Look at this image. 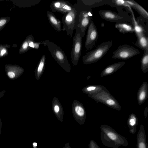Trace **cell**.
<instances>
[{"label":"cell","mask_w":148,"mask_h":148,"mask_svg":"<svg viewBox=\"0 0 148 148\" xmlns=\"http://www.w3.org/2000/svg\"><path fill=\"white\" fill-rule=\"evenodd\" d=\"M98 37V34L96 25L92 20L88 27L85 44L86 48L89 50L92 49L95 44Z\"/></svg>","instance_id":"30bf717a"},{"label":"cell","mask_w":148,"mask_h":148,"mask_svg":"<svg viewBox=\"0 0 148 148\" xmlns=\"http://www.w3.org/2000/svg\"><path fill=\"white\" fill-rule=\"evenodd\" d=\"M47 17L49 23L55 30L59 32L62 31L61 22L51 12L48 11L47 12Z\"/></svg>","instance_id":"ac0fdd59"},{"label":"cell","mask_w":148,"mask_h":148,"mask_svg":"<svg viewBox=\"0 0 148 148\" xmlns=\"http://www.w3.org/2000/svg\"><path fill=\"white\" fill-rule=\"evenodd\" d=\"M112 44V41H107L102 42L95 49L82 56L83 63L87 64L97 62L107 53Z\"/></svg>","instance_id":"3957f363"},{"label":"cell","mask_w":148,"mask_h":148,"mask_svg":"<svg viewBox=\"0 0 148 148\" xmlns=\"http://www.w3.org/2000/svg\"><path fill=\"white\" fill-rule=\"evenodd\" d=\"M138 123V118L134 114L132 113L129 115L127 121V125L130 133L134 134L136 133Z\"/></svg>","instance_id":"7402d4cb"},{"label":"cell","mask_w":148,"mask_h":148,"mask_svg":"<svg viewBox=\"0 0 148 148\" xmlns=\"http://www.w3.org/2000/svg\"><path fill=\"white\" fill-rule=\"evenodd\" d=\"M52 108L53 112L57 118L62 122L63 119L64 110L59 100L56 97H55L53 99Z\"/></svg>","instance_id":"5bb4252c"},{"label":"cell","mask_w":148,"mask_h":148,"mask_svg":"<svg viewBox=\"0 0 148 148\" xmlns=\"http://www.w3.org/2000/svg\"><path fill=\"white\" fill-rule=\"evenodd\" d=\"M137 148H148L147 143L146 134L142 124L140 125V129L137 134L136 138Z\"/></svg>","instance_id":"2e32d148"},{"label":"cell","mask_w":148,"mask_h":148,"mask_svg":"<svg viewBox=\"0 0 148 148\" xmlns=\"http://www.w3.org/2000/svg\"><path fill=\"white\" fill-rule=\"evenodd\" d=\"M100 17L107 21L124 23L125 18L114 12L110 10H100L99 11Z\"/></svg>","instance_id":"7c38bea8"},{"label":"cell","mask_w":148,"mask_h":148,"mask_svg":"<svg viewBox=\"0 0 148 148\" xmlns=\"http://www.w3.org/2000/svg\"><path fill=\"white\" fill-rule=\"evenodd\" d=\"M115 27L119 31L122 33H132L134 32L133 26L132 25L124 23H116Z\"/></svg>","instance_id":"cb8c5ba5"},{"label":"cell","mask_w":148,"mask_h":148,"mask_svg":"<svg viewBox=\"0 0 148 148\" xmlns=\"http://www.w3.org/2000/svg\"><path fill=\"white\" fill-rule=\"evenodd\" d=\"M141 69L143 73L148 72V51H144L141 59Z\"/></svg>","instance_id":"484cf974"},{"label":"cell","mask_w":148,"mask_h":148,"mask_svg":"<svg viewBox=\"0 0 148 148\" xmlns=\"http://www.w3.org/2000/svg\"><path fill=\"white\" fill-rule=\"evenodd\" d=\"M50 7L53 12H58L64 14L70 12L73 8L69 2L63 0L52 1Z\"/></svg>","instance_id":"8fae6325"},{"label":"cell","mask_w":148,"mask_h":148,"mask_svg":"<svg viewBox=\"0 0 148 148\" xmlns=\"http://www.w3.org/2000/svg\"><path fill=\"white\" fill-rule=\"evenodd\" d=\"M101 141L105 146L113 148H118L121 146L129 145L127 139L118 133L114 129L106 124L100 127Z\"/></svg>","instance_id":"6da1fadb"},{"label":"cell","mask_w":148,"mask_h":148,"mask_svg":"<svg viewBox=\"0 0 148 148\" xmlns=\"http://www.w3.org/2000/svg\"><path fill=\"white\" fill-rule=\"evenodd\" d=\"M88 96L94 100L97 103L100 102L118 111L121 110L120 105L106 88L96 94L88 95Z\"/></svg>","instance_id":"277c9868"},{"label":"cell","mask_w":148,"mask_h":148,"mask_svg":"<svg viewBox=\"0 0 148 148\" xmlns=\"http://www.w3.org/2000/svg\"><path fill=\"white\" fill-rule=\"evenodd\" d=\"M134 24L133 27L134 32H135L136 35L145 34V30L143 28L138 24L135 21L134 19Z\"/></svg>","instance_id":"83f0119b"},{"label":"cell","mask_w":148,"mask_h":148,"mask_svg":"<svg viewBox=\"0 0 148 148\" xmlns=\"http://www.w3.org/2000/svg\"><path fill=\"white\" fill-rule=\"evenodd\" d=\"M125 63V62L121 61L108 66L102 71L100 76L102 77L112 74L122 67Z\"/></svg>","instance_id":"e0dca14e"},{"label":"cell","mask_w":148,"mask_h":148,"mask_svg":"<svg viewBox=\"0 0 148 148\" xmlns=\"http://www.w3.org/2000/svg\"><path fill=\"white\" fill-rule=\"evenodd\" d=\"M63 148H71L70 145L69 143H66L65 146L63 147Z\"/></svg>","instance_id":"d6a6232c"},{"label":"cell","mask_w":148,"mask_h":148,"mask_svg":"<svg viewBox=\"0 0 148 148\" xmlns=\"http://www.w3.org/2000/svg\"><path fill=\"white\" fill-rule=\"evenodd\" d=\"M5 69L7 75L11 79H17L24 71L23 68L15 64H6L5 66Z\"/></svg>","instance_id":"4fadbf2b"},{"label":"cell","mask_w":148,"mask_h":148,"mask_svg":"<svg viewBox=\"0 0 148 148\" xmlns=\"http://www.w3.org/2000/svg\"><path fill=\"white\" fill-rule=\"evenodd\" d=\"M34 40V37L32 34L28 35L21 44L19 53L23 54L31 49L29 45V43L31 42Z\"/></svg>","instance_id":"603a6c76"},{"label":"cell","mask_w":148,"mask_h":148,"mask_svg":"<svg viewBox=\"0 0 148 148\" xmlns=\"http://www.w3.org/2000/svg\"><path fill=\"white\" fill-rule=\"evenodd\" d=\"M137 41L134 44L135 46L144 51H148V38L145 34L136 35Z\"/></svg>","instance_id":"44dd1931"},{"label":"cell","mask_w":148,"mask_h":148,"mask_svg":"<svg viewBox=\"0 0 148 148\" xmlns=\"http://www.w3.org/2000/svg\"><path fill=\"white\" fill-rule=\"evenodd\" d=\"M74 36L71 53V57L73 65L75 66L77 64L81 53L82 47V37L80 29L77 27Z\"/></svg>","instance_id":"8992f818"},{"label":"cell","mask_w":148,"mask_h":148,"mask_svg":"<svg viewBox=\"0 0 148 148\" xmlns=\"http://www.w3.org/2000/svg\"><path fill=\"white\" fill-rule=\"evenodd\" d=\"M88 147V148H100L96 142L93 140H91L90 141Z\"/></svg>","instance_id":"f546056e"},{"label":"cell","mask_w":148,"mask_h":148,"mask_svg":"<svg viewBox=\"0 0 148 148\" xmlns=\"http://www.w3.org/2000/svg\"><path fill=\"white\" fill-rule=\"evenodd\" d=\"M5 93V90H0V99L4 95Z\"/></svg>","instance_id":"1f68e13d"},{"label":"cell","mask_w":148,"mask_h":148,"mask_svg":"<svg viewBox=\"0 0 148 148\" xmlns=\"http://www.w3.org/2000/svg\"><path fill=\"white\" fill-rule=\"evenodd\" d=\"M46 56L43 55L38 62L34 72V75L37 80L42 75L45 67Z\"/></svg>","instance_id":"ffe728a7"},{"label":"cell","mask_w":148,"mask_h":148,"mask_svg":"<svg viewBox=\"0 0 148 148\" xmlns=\"http://www.w3.org/2000/svg\"><path fill=\"white\" fill-rule=\"evenodd\" d=\"M10 47L9 44H0V58H2L7 56L8 54V49Z\"/></svg>","instance_id":"4316f807"},{"label":"cell","mask_w":148,"mask_h":148,"mask_svg":"<svg viewBox=\"0 0 148 148\" xmlns=\"http://www.w3.org/2000/svg\"><path fill=\"white\" fill-rule=\"evenodd\" d=\"M148 97V84L146 82H143L137 93V99L138 105L142 104Z\"/></svg>","instance_id":"9a60e30c"},{"label":"cell","mask_w":148,"mask_h":148,"mask_svg":"<svg viewBox=\"0 0 148 148\" xmlns=\"http://www.w3.org/2000/svg\"><path fill=\"white\" fill-rule=\"evenodd\" d=\"M9 16H3L0 17V31H1L10 21Z\"/></svg>","instance_id":"f1b7e54d"},{"label":"cell","mask_w":148,"mask_h":148,"mask_svg":"<svg viewBox=\"0 0 148 148\" xmlns=\"http://www.w3.org/2000/svg\"><path fill=\"white\" fill-rule=\"evenodd\" d=\"M77 14L78 19L77 27L80 29L82 38L92 20L93 14L91 10H88L77 11Z\"/></svg>","instance_id":"ba28073f"},{"label":"cell","mask_w":148,"mask_h":148,"mask_svg":"<svg viewBox=\"0 0 148 148\" xmlns=\"http://www.w3.org/2000/svg\"><path fill=\"white\" fill-rule=\"evenodd\" d=\"M33 146L34 147V148H36L37 146V144L36 142H34L33 143Z\"/></svg>","instance_id":"836d02e7"},{"label":"cell","mask_w":148,"mask_h":148,"mask_svg":"<svg viewBox=\"0 0 148 148\" xmlns=\"http://www.w3.org/2000/svg\"><path fill=\"white\" fill-rule=\"evenodd\" d=\"M148 110V108L147 106L146 108H145L144 112V114L145 118H146L147 116Z\"/></svg>","instance_id":"4dcf8cb0"},{"label":"cell","mask_w":148,"mask_h":148,"mask_svg":"<svg viewBox=\"0 0 148 148\" xmlns=\"http://www.w3.org/2000/svg\"><path fill=\"white\" fill-rule=\"evenodd\" d=\"M130 5L132 6L145 18L148 19V14L146 10L139 4L133 0L125 1Z\"/></svg>","instance_id":"d4e9b609"},{"label":"cell","mask_w":148,"mask_h":148,"mask_svg":"<svg viewBox=\"0 0 148 148\" xmlns=\"http://www.w3.org/2000/svg\"><path fill=\"white\" fill-rule=\"evenodd\" d=\"M72 110L75 120L79 124L83 125L86 119V113L82 103L77 100L73 102Z\"/></svg>","instance_id":"9c48e42d"},{"label":"cell","mask_w":148,"mask_h":148,"mask_svg":"<svg viewBox=\"0 0 148 148\" xmlns=\"http://www.w3.org/2000/svg\"><path fill=\"white\" fill-rule=\"evenodd\" d=\"M42 44L47 47L56 62L66 71L70 73L71 65L64 51L58 45L48 39L42 41Z\"/></svg>","instance_id":"7a4b0ae2"},{"label":"cell","mask_w":148,"mask_h":148,"mask_svg":"<svg viewBox=\"0 0 148 148\" xmlns=\"http://www.w3.org/2000/svg\"><path fill=\"white\" fill-rule=\"evenodd\" d=\"M106 88L105 87L102 85L92 84L83 87L82 91L84 93L90 95L96 94Z\"/></svg>","instance_id":"d6986e66"},{"label":"cell","mask_w":148,"mask_h":148,"mask_svg":"<svg viewBox=\"0 0 148 148\" xmlns=\"http://www.w3.org/2000/svg\"><path fill=\"white\" fill-rule=\"evenodd\" d=\"M140 53L139 50L133 46L126 44L120 46L113 53L112 59L125 60Z\"/></svg>","instance_id":"52a82bcc"},{"label":"cell","mask_w":148,"mask_h":148,"mask_svg":"<svg viewBox=\"0 0 148 148\" xmlns=\"http://www.w3.org/2000/svg\"><path fill=\"white\" fill-rule=\"evenodd\" d=\"M77 10L74 8L70 12L64 14L62 18L63 25L62 30L66 31L71 38L72 37L74 30L77 28Z\"/></svg>","instance_id":"5b68a950"}]
</instances>
